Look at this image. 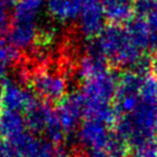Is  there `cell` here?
Returning <instances> with one entry per match:
<instances>
[{
  "instance_id": "cell-1",
  "label": "cell",
  "mask_w": 157,
  "mask_h": 157,
  "mask_svg": "<svg viewBox=\"0 0 157 157\" xmlns=\"http://www.w3.org/2000/svg\"><path fill=\"white\" fill-rule=\"evenodd\" d=\"M88 53L99 56L113 65L132 69L144 53L131 42L125 28L118 25H106L102 33L90 40Z\"/></svg>"
},
{
  "instance_id": "cell-2",
  "label": "cell",
  "mask_w": 157,
  "mask_h": 157,
  "mask_svg": "<svg viewBox=\"0 0 157 157\" xmlns=\"http://www.w3.org/2000/svg\"><path fill=\"white\" fill-rule=\"evenodd\" d=\"M31 84L35 93L46 101L60 99L66 89L64 78L58 73L49 71H42L35 74Z\"/></svg>"
},
{
  "instance_id": "cell-3",
  "label": "cell",
  "mask_w": 157,
  "mask_h": 157,
  "mask_svg": "<svg viewBox=\"0 0 157 157\" xmlns=\"http://www.w3.org/2000/svg\"><path fill=\"white\" fill-rule=\"evenodd\" d=\"M105 14H104L102 2H95L84 6L78 17L80 33L89 38H95L102 33L105 25Z\"/></svg>"
},
{
  "instance_id": "cell-4",
  "label": "cell",
  "mask_w": 157,
  "mask_h": 157,
  "mask_svg": "<svg viewBox=\"0 0 157 157\" xmlns=\"http://www.w3.org/2000/svg\"><path fill=\"white\" fill-rule=\"evenodd\" d=\"M1 101L6 109L12 111H17L22 108H31L35 104L33 95L15 82H6Z\"/></svg>"
},
{
  "instance_id": "cell-5",
  "label": "cell",
  "mask_w": 157,
  "mask_h": 157,
  "mask_svg": "<svg viewBox=\"0 0 157 157\" xmlns=\"http://www.w3.org/2000/svg\"><path fill=\"white\" fill-rule=\"evenodd\" d=\"M36 23H10L8 38L19 50H28L34 48L37 39Z\"/></svg>"
},
{
  "instance_id": "cell-6",
  "label": "cell",
  "mask_w": 157,
  "mask_h": 157,
  "mask_svg": "<svg viewBox=\"0 0 157 157\" xmlns=\"http://www.w3.org/2000/svg\"><path fill=\"white\" fill-rule=\"evenodd\" d=\"M135 0H103L104 14L112 25L126 23L133 17Z\"/></svg>"
},
{
  "instance_id": "cell-7",
  "label": "cell",
  "mask_w": 157,
  "mask_h": 157,
  "mask_svg": "<svg viewBox=\"0 0 157 157\" xmlns=\"http://www.w3.org/2000/svg\"><path fill=\"white\" fill-rule=\"evenodd\" d=\"M45 6V0H16L13 6V23H35Z\"/></svg>"
},
{
  "instance_id": "cell-8",
  "label": "cell",
  "mask_w": 157,
  "mask_h": 157,
  "mask_svg": "<svg viewBox=\"0 0 157 157\" xmlns=\"http://www.w3.org/2000/svg\"><path fill=\"white\" fill-rule=\"evenodd\" d=\"M50 15L59 21L78 20L81 13L80 0H45Z\"/></svg>"
},
{
  "instance_id": "cell-9",
  "label": "cell",
  "mask_w": 157,
  "mask_h": 157,
  "mask_svg": "<svg viewBox=\"0 0 157 157\" xmlns=\"http://www.w3.org/2000/svg\"><path fill=\"white\" fill-rule=\"evenodd\" d=\"M125 30L133 44L142 52L149 49V27L147 20L133 16L125 23Z\"/></svg>"
},
{
  "instance_id": "cell-10",
  "label": "cell",
  "mask_w": 157,
  "mask_h": 157,
  "mask_svg": "<svg viewBox=\"0 0 157 157\" xmlns=\"http://www.w3.org/2000/svg\"><path fill=\"white\" fill-rule=\"evenodd\" d=\"M19 49L10 40L8 37H0V80L6 78L7 71L19 59Z\"/></svg>"
},
{
  "instance_id": "cell-11",
  "label": "cell",
  "mask_w": 157,
  "mask_h": 157,
  "mask_svg": "<svg viewBox=\"0 0 157 157\" xmlns=\"http://www.w3.org/2000/svg\"><path fill=\"white\" fill-rule=\"evenodd\" d=\"M109 71L108 61L104 58L95 54H87L80 65L78 73L83 78V80L89 78H93L102 73H105Z\"/></svg>"
},
{
  "instance_id": "cell-12",
  "label": "cell",
  "mask_w": 157,
  "mask_h": 157,
  "mask_svg": "<svg viewBox=\"0 0 157 157\" xmlns=\"http://www.w3.org/2000/svg\"><path fill=\"white\" fill-rule=\"evenodd\" d=\"M140 98L141 101L149 104L157 103V78L152 75H147L142 80L141 89H140Z\"/></svg>"
},
{
  "instance_id": "cell-13",
  "label": "cell",
  "mask_w": 157,
  "mask_h": 157,
  "mask_svg": "<svg viewBox=\"0 0 157 157\" xmlns=\"http://www.w3.org/2000/svg\"><path fill=\"white\" fill-rule=\"evenodd\" d=\"M134 13L144 20L157 15V0H135Z\"/></svg>"
},
{
  "instance_id": "cell-14",
  "label": "cell",
  "mask_w": 157,
  "mask_h": 157,
  "mask_svg": "<svg viewBox=\"0 0 157 157\" xmlns=\"http://www.w3.org/2000/svg\"><path fill=\"white\" fill-rule=\"evenodd\" d=\"M149 27V49L157 52V15L147 19Z\"/></svg>"
},
{
  "instance_id": "cell-15",
  "label": "cell",
  "mask_w": 157,
  "mask_h": 157,
  "mask_svg": "<svg viewBox=\"0 0 157 157\" xmlns=\"http://www.w3.org/2000/svg\"><path fill=\"white\" fill-rule=\"evenodd\" d=\"M10 8L5 7L4 5L0 4V37L6 30L8 29L10 25Z\"/></svg>"
},
{
  "instance_id": "cell-16",
  "label": "cell",
  "mask_w": 157,
  "mask_h": 157,
  "mask_svg": "<svg viewBox=\"0 0 157 157\" xmlns=\"http://www.w3.org/2000/svg\"><path fill=\"white\" fill-rule=\"evenodd\" d=\"M150 72L152 73V76L157 78V52L150 58Z\"/></svg>"
},
{
  "instance_id": "cell-17",
  "label": "cell",
  "mask_w": 157,
  "mask_h": 157,
  "mask_svg": "<svg viewBox=\"0 0 157 157\" xmlns=\"http://www.w3.org/2000/svg\"><path fill=\"white\" fill-rule=\"evenodd\" d=\"M16 2V0H0V4L4 5L5 7L10 8L12 6H14V4Z\"/></svg>"
}]
</instances>
